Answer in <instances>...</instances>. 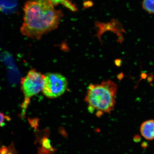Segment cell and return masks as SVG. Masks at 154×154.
<instances>
[{
    "label": "cell",
    "mask_w": 154,
    "mask_h": 154,
    "mask_svg": "<svg viewBox=\"0 0 154 154\" xmlns=\"http://www.w3.org/2000/svg\"><path fill=\"white\" fill-rule=\"evenodd\" d=\"M45 75L32 69L29 71L26 75L22 79L21 89L25 96L24 104L28 106L30 98L42 91Z\"/></svg>",
    "instance_id": "3"
},
{
    "label": "cell",
    "mask_w": 154,
    "mask_h": 154,
    "mask_svg": "<svg viewBox=\"0 0 154 154\" xmlns=\"http://www.w3.org/2000/svg\"><path fill=\"white\" fill-rule=\"evenodd\" d=\"M24 11L21 33L38 39L57 28L63 17L62 11L55 9L49 0H29Z\"/></svg>",
    "instance_id": "1"
},
{
    "label": "cell",
    "mask_w": 154,
    "mask_h": 154,
    "mask_svg": "<svg viewBox=\"0 0 154 154\" xmlns=\"http://www.w3.org/2000/svg\"><path fill=\"white\" fill-rule=\"evenodd\" d=\"M36 137L34 144H39L41 146H38L37 154H53L57 149L53 147L49 139L51 131L49 128L35 131Z\"/></svg>",
    "instance_id": "5"
},
{
    "label": "cell",
    "mask_w": 154,
    "mask_h": 154,
    "mask_svg": "<svg viewBox=\"0 0 154 154\" xmlns=\"http://www.w3.org/2000/svg\"><path fill=\"white\" fill-rule=\"evenodd\" d=\"M8 151L7 154H18L13 142H12L8 146Z\"/></svg>",
    "instance_id": "12"
},
{
    "label": "cell",
    "mask_w": 154,
    "mask_h": 154,
    "mask_svg": "<svg viewBox=\"0 0 154 154\" xmlns=\"http://www.w3.org/2000/svg\"><path fill=\"white\" fill-rule=\"evenodd\" d=\"M68 83L66 77L58 73H48L45 75L42 92L46 97L55 99L65 93Z\"/></svg>",
    "instance_id": "4"
},
{
    "label": "cell",
    "mask_w": 154,
    "mask_h": 154,
    "mask_svg": "<svg viewBox=\"0 0 154 154\" xmlns=\"http://www.w3.org/2000/svg\"><path fill=\"white\" fill-rule=\"evenodd\" d=\"M28 120L32 128H34L35 130H37L38 127L39 126V119L35 117L33 118H29Z\"/></svg>",
    "instance_id": "10"
},
{
    "label": "cell",
    "mask_w": 154,
    "mask_h": 154,
    "mask_svg": "<svg viewBox=\"0 0 154 154\" xmlns=\"http://www.w3.org/2000/svg\"><path fill=\"white\" fill-rule=\"evenodd\" d=\"M117 85L110 80L88 86L85 101L88 111L97 117L110 113L114 109L117 94Z\"/></svg>",
    "instance_id": "2"
},
{
    "label": "cell",
    "mask_w": 154,
    "mask_h": 154,
    "mask_svg": "<svg viewBox=\"0 0 154 154\" xmlns=\"http://www.w3.org/2000/svg\"><path fill=\"white\" fill-rule=\"evenodd\" d=\"M143 8L150 14H154V0H143Z\"/></svg>",
    "instance_id": "9"
},
{
    "label": "cell",
    "mask_w": 154,
    "mask_h": 154,
    "mask_svg": "<svg viewBox=\"0 0 154 154\" xmlns=\"http://www.w3.org/2000/svg\"><path fill=\"white\" fill-rule=\"evenodd\" d=\"M5 120L9 121L11 120V119L9 116L5 115L3 113L0 112V128L4 126Z\"/></svg>",
    "instance_id": "11"
},
{
    "label": "cell",
    "mask_w": 154,
    "mask_h": 154,
    "mask_svg": "<svg viewBox=\"0 0 154 154\" xmlns=\"http://www.w3.org/2000/svg\"><path fill=\"white\" fill-rule=\"evenodd\" d=\"M17 8V0H0V11L9 14L14 12Z\"/></svg>",
    "instance_id": "7"
},
{
    "label": "cell",
    "mask_w": 154,
    "mask_h": 154,
    "mask_svg": "<svg viewBox=\"0 0 154 154\" xmlns=\"http://www.w3.org/2000/svg\"><path fill=\"white\" fill-rule=\"evenodd\" d=\"M8 147L5 146H1L0 147V154H7L8 152Z\"/></svg>",
    "instance_id": "13"
},
{
    "label": "cell",
    "mask_w": 154,
    "mask_h": 154,
    "mask_svg": "<svg viewBox=\"0 0 154 154\" xmlns=\"http://www.w3.org/2000/svg\"><path fill=\"white\" fill-rule=\"evenodd\" d=\"M49 1L51 2L54 6L61 4L65 6L67 8L73 11H75L77 10L76 5L68 0H49Z\"/></svg>",
    "instance_id": "8"
},
{
    "label": "cell",
    "mask_w": 154,
    "mask_h": 154,
    "mask_svg": "<svg viewBox=\"0 0 154 154\" xmlns=\"http://www.w3.org/2000/svg\"><path fill=\"white\" fill-rule=\"evenodd\" d=\"M140 131L142 136L146 139H154V120H149L142 123L140 128Z\"/></svg>",
    "instance_id": "6"
}]
</instances>
